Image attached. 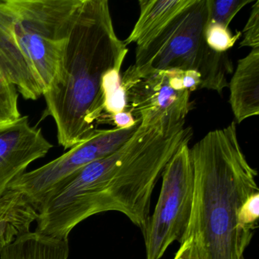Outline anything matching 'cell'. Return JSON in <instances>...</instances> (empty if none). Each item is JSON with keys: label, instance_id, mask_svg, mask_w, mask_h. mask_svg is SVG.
<instances>
[{"label": "cell", "instance_id": "6da1fadb", "mask_svg": "<svg viewBox=\"0 0 259 259\" xmlns=\"http://www.w3.org/2000/svg\"><path fill=\"white\" fill-rule=\"evenodd\" d=\"M128 49L115 32L107 0H81L54 84L44 94L47 115L65 150L97 130L105 109L103 81L121 69Z\"/></svg>", "mask_w": 259, "mask_h": 259}, {"label": "cell", "instance_id": "7a4b0ae2", "mask_svg": "<svg viewBox=\"0 0 259 259\" xmlns=\"http://www.w3.org/2000/svg\"><path fill=\"white\" fill-rule=\"evenodd\" d=\"M190 154L193 204L180 245L192 237L200 259H245L253 232L241 227L239 210L259 189L257 171L242 151L236 123L209 132Z\"/></svg>", "mask_w": 259, "mask_h": 259}, {"label": "cell", "instance_id": "3957f363", "mask_svg": "<svg viewBox=\"0 0 259 259\" xmlns=\"http://www.w3.org/2000/svg\"><path fill=\"white\" fill-rule=\"evenodd\" d=\"M207 0H192L158 35L136 48L133 65L139 72L195 71L201 77L199 89L222 93L228 87L233 65L227 53L210 49L206 42Z\"/></svg>", "mask_w": 259, "mask_h": 259}, {"label": "cell", "instance_id": "277c9868", "mask_svg": "<svg viewBox=\"0 0 259 259\" xmlns=\"http://www.w3.org/2000/svg\"><path fill=\"white\" fill-rule=\"evenodd\" d=\"M81 0H2L13 42L44 94L57 75Z\"/></svg>", "mask_w": 259, "mask_h": 259}, {"label": "cell", "instance_id": "5b68a950", "mask_svg": "<svg viewBox=\"0 0 259 259\" xmlns=\"http://www.w3.org/2000/svg\"><path fill=\"white\" fill-rule=\"evenodd\" d=\"M189 142L182 144L162 174L158 200L142 230L146 259H160L174 242L181 243L189 226L194 197Z\"/></svg>", "mask_w": 259, "mask_h": 259}, {"label": "cell", "instance_id": "8992f818", "mask_svg": "<svg viewBox=\"0 0 259 259\" xmlns=\"http://www.w3.org/2000/svg\"><path fill=\"white\" fill-rule=\"evenodd\" d=\"M139 125V120L134 126L128 128H97L68 152L13 180L8 190L22 192L37 208L45 197L65 179L86 165L113 154L125 145Z\"/></svg>", "mask_w": 259, "mask_h": 259}, {"label": "cell", "instance_id": "52a82bcc", "mask_svg": "<svg viewBox=\"0 0 259 259\" xmlns=\"http://www.w3.org/2000/svg\"><path fill=\"white\" fill-rule=\"evenodd\" d=\"M184 71L142 72L130 66L121 78L127 108L143 125L165 119H186L192 108V92L183 84Z\"/></svg>", "mask_w": 259, "mask_h": 259}, {"label": "cell", "instance_id": "ba28073f", "mask_svg": "<svg viewBox=\"0 0 259 259\" xmlns=\"http://www.w3.org/2000/svg\"><path fill=\"white\" fill-rule=\"evenodd\" d=\"M53 147L41 128L32 126L27 116L0 125V196L31 163L45 157Z\"/></svg>", "mask_w": 259, "mask_h": 259}, {"label": "cell", "instance_id": "9c48e42d", "mask_svg": "<svg viewBox=\"0 0 259 259\" xmlns=\"http://www.w3.org/2000/svg\"><path fill=\"white\" fill-rule=\"evenodd\" d=\"M0 71L25 100L37 101L43 96V88L13 42L2 0H0Z\"/></svg>", "mask_w": 259, "mask_h": 259}, {"label": "cell", "instance_id": "30bf717a", "mask_svg": "<svg viewBox=\"0 0 259 259\" xmlns=\"http://www.w3.org/2000/svg\"><path fill=\"white\" fill-rule=\"evenodd\" d=\"M230 104L237 123L259 114V48L238 61L228 84Z\"/></svg>", "mask_w": 259, "mask_h": 259}, {"label": "cell", "instance_id": "8fae6325", "mask_svg": "<svg viewBox=\"0 0 259 259\" xmlns=\"http://www.w3.org/2000/svg\"><path fill=\"white\" fill-rule=\"evenodd\" d=\"M192 0H139L140 15L125 45L136 44V48L148 45L158 35Z\"/></svg>", "mask_w": 259, "mask_h": 259}, {"label": "cell", "instance_id": "7c38bea8", "mask_svg": "<svg viewBox=\"0 0 259 259\" xmlns=\"http://www.w3.org/2000/svg\"><path fill=\"white\" fill-rule=\"evenodd\" d=\"M37 208L19 191L7 190L0 196V249L31 232Z\"/></svg>", "mask_w": 259, "mask_h": 259}, {"label": "cell", "instance_id": "4fadbf2b", "mask_svg": "<svg viewBox=\"0 0 259 259\" xmlns=\"http://www.w3.org/2000/svg\"><path fill=\"white\" fill-rule=\"evenodd\" d=\"M69 255L63 244L38 237L22 238L0 249V259H69Z\"/></svg>", "mask_w": 259, "mask_h": 259}, {"label": "cell", "instance_id": "5bb4252c", "mask_svg": "<svg viewBox=\"0 0 259 259\" xmlns=\"http://www.w3.org/2000/svg\"><path fill=\"white\" fill-rule=\"evenodd\" d=\"M253 0H207V23L229 28L236 15Z\"/></svg>", "mask_w": 259, "mask_h": 259}, {"label": "cell", "instance_id": "9a60e30c", "mask_svg": "<svg viewBox=\"0 0 259 259\" xmlns=\"http://www.w3.org/2000/svg\"><path fill=\"white\" fill-rule=\"evenodd\" d=\"M18 100L17 88L0 71V125L15 122L22 116Z\"/></svg>", "mask_w": 259, "mask_h": 259}, {"label": "cell", "instance_id": "2e32d148", "mask_svg": "<svg viewBox=\"0 0 259 259\" xmlns=\"http://www.w3.org/2000/svg\"><path fill=\"white\" fill-rule=\"evenodd\" d=\"M242 35L239 31L233 35L229 28H225L216 24H206L205 39L210 49L218 53H226L233 48Z\"/></svg>", "mask_w": 259, "mask_h": 259}, {"label": "cell", "instance_id": "e0dca14e", "mask_svg": "<svg viewBox=\"0 0 259 259\" xmlns=\"http://www.w3.org/2000/svg\"><path fill=\"white\" fill-rule=\"evenodd\" d=\"M259 218V192L250 196L241 207L239 213V223L241 227L253 232L257 227Z\"/></svg>", "mask_w": 259, "mask_h": 259}, {"label": "cell", "instance_id": "ac0fdd59", "mask_svg": "<svg viewBox=\"0 0 259 259\" xmlns=\"http://www.w3.org/2000/svg\"><path fill=\"white\" fill-rule=\"evenodd\" d=\"M242 34L243 40L239 46L242 48L248 47L251 49L259 48V0H256L251 8V14Z\"/></svg>", "mask_w": 259, "mask_h": 259}, {"label": "cell", "instance_id": "d6986e66", "mask_svg": "<svg viewBox=\"0 0 259 259\" xmlns=\"http://www.w3.org/2000/svg\"><path fill=\"white\" fill-rule=\"evenodd\" d=\"M174 259H200L195 239L190 237L185 240Z\"/></svg>", "mask_w": 259, "mask_h": 259}, {"label": "cell", "instance_id": "ffe728a7", "mask_svg": "<svg viewBox=\"0 0 259 259\" xmlns=\"http://www.w3.org/2000/svg\"><path fill=\"white\" fill-rule=\"evenodd\" d=\"M113 123L116 125V128H128L134 126L139 120H136L134 116L128 110L121 112L114 116H111Z\"/></svg>", "mask_w": 259, "mask_h": 259}]
</instances>
